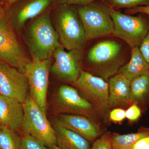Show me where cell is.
<instances>
[{
	"label": "cell",
	"instance_id": "cell-11",
	"mask_svg": "<svg viewBox=\"0 0 149 149\" xmlns=\"http://www.w3.org/2000/svg\"><path fill=\"white\" fill-rule=\"evenodd\" d=\"M53 56L54 62L51 65V72L62 81L74 83L82 70V51L72 50L67 52L61 46L55 51Z\"/></svg>",
	"mask_w": 149,
	"mask_h": 149
},
{
	"label": "cell",
	"instance_id": "cell-2",
	"mask_svg": "<svg viewBox=\"0 0 149 149\" xmlns=\"http://www.w3.org/2000/svg\"><path fill=\"white\" fill-rule=\"evenodd\" d=\"M122 47L111 40L96 44L88 52L87 59L93 72L105 80L118 72L123 64Z\"/></svg>",
	"mask_w": 149,
	"mask_h": 149
},
{
	"label": "cell",
	"instance_id": "cell-4",
	"mask_svg": "<svg viewBox=\"0 0 149 149\" xmlns=\"http://www.w3.org/2000/svg\"><path fill=\"white\" fill-rule=\"evenodd\" d=\"M23 105L24 116L21 129L22 134L34 137L49 149L57 145L54 127L30 95L27 96Z\"/></svg>",
	"mask_w": 149,
	"mask_h": 149
},
{
	"label": "cell",
	"instance_id": "cell-1",
	"mask_svg": "<svg viewBox=\"0 0 149 149\" xmlns=\"http://www.w3.org/2000/svg\"><path fill=\"white\" fill-rule=\"evenodd\" d=\"M26 36L32 61L52 58L55 51L62 46L48 12L43 13L33 22Z\"/></svg>",
	"mask_w": 149,
	"mask_h": 149
},
{
	"label": "cell",
	"instance_id": "cell-21",
	"mask_svg": "<svg viewBox=\"0 0 149 149\" xmlns=\"http://www.w3.org/2000/svg\"><path fill=\"white\" fill-rule=\"evenodd\" d=\"M21 136L8 128H0V149H20Z\"/></svg>",
	"mask_w": 149,
	"mask_h": 149
},
{
	"label": "cell",
	"instance_id": "cell-30",
	"mask_svg": "<svg viewBox=\"0 0 149 149\" xmlns=\"http://www.w3.org/2000/svg\"><path fill=\"white\" fill-rule=\"evenodd\" d=\"M19 0H1L2 3L5 4L7 5L11 6Z\"/></svg>",
	"mask_w": 149,
	"mask_h": 149
},
{
	"label": "cell",
	"instance_id": "cell-28",
	"mask_svg": "<svg viewBox=\"0 0 149 149\" xmlns=\"http://www.w3.org/2000/svg\"><path fill=\"white\" fill-rule=\"evenodd\" d=\"M95 0H58L60 3L62 5L78 4L86 5L93 2Z\"/></svg>",
	"mask_w": 149,
	"mask_h": 149
},
{
	"label": "cell",
	"instance_id": "cell-22",
	"mask_svg": "<svg viewBox=\"0 0 149 149\" xmlns=\"http://www.w3.org/2000/svg\"><path fill=\"white\" fill-rule=\"evenodd\" d=\"M20 149H49L43 143L28 135H22Z\"/></svg>",
	"mask_w": 149,
	"mask_h": 149
},
{
	"label": "cell",
	"instance_id": "cell-33",
	"mask_svg": "<svg viewBox=\"0 0 149 149\" xmlns=\"http://www.w3.org/2000/svg\"><path fill=\"white\" fill-rule=\"evenodd\" d=\"M141 149H149V143H148L143 148Z\"/></svg>",
	"mask_w": 149,
	"mask_h": 149
},
{
	"label": "cell",
	"instance_id": "cell-15",
	"mask_svg": "<svg viewBox=\"0 0 149 149\" xmlns=\"http://www.w3.org/2000/svg\"><path fill=\"white\" fill-rule=\"evenodd\" d=\"M131 81L119 73L110 79L109 105V108L123 106L130 103Z\"/></svg>",
	"mask_w": 149,
	"mask_h": 149
},
{
	"label": "cell",
	"instance_id": "cell-8",
	"mask_svg": "<svg viewBox=\"0 0 149 149\" xmlns=\"http://www.w3.org/2000/svg\"><path fill=\"white\" fill-rule=\"evenodd\" d=\"M72 85L90 100L107 121L109 113V83L102 77L82 70Z\"/></svg>",
	"mask_w": 149,
	"mask_h": 149
},
{
	"label": "cell",
	"instance_id": "cell-9",
	"mask_svg": "<svg viewBox=\"0 0 149 149\" xmlns=\"http://www.w3.org/2000/svg\"><path fill=\"white\" fill-rule=\"evenodd\" d=\"M24 54L6 15L0 17V61L24 73L30 61Z\"/></svg>",
	"mask_w": 149,
	"mask_h": 149
},
{
	"label": "cell",
	"instance_id": "cell-29",
	"mask_svg": "<svg viewBox=\"0 0 149 149\" xmlns=\"http://www.w3.org/2000/svg\"><path fill=\"white\" fill-rule=\"evenodd\" d=\"M131 13H140L144 14L149 16V5L146 6L136 7L133 8L129 11Z\"/></svg>",
	"mask_w": 149,
	"mask_h": 149
},
{
	"label": "cell",
	"instance_id": "cell-16",
	"mask_svg": "<svg viewBox=\"0 0 149 149\" xmlns=\"http://www.w3.org/2000/svg\"><path fill=\"white\" fill-rule=\"evenodd\" d=\"M54 128L56 137L57 146L62 149H91L89 141L68 129L54 119Z\"/></svg>",
	"mask_w": 149,
	"mask_h": 149
},
{
	"label": "cell",
	"instance_id": "cell-26",
	"mask_svg": "<svg viewBox=\"0 0 149 149\" xmlns=\"http://www.w3.org/2000/svg\"><path fill=\"white\" fill-rule=\"evenodd\" d=\"M109 117L113 122H121L126 118V111L122 109H115L109 113Z\"/></svg>",
	"mask_w": 149,
	"mask_h": 149
},
{
	"label": "cell",
	"instance_id": "cell-10",
	"mask_svg": "<svg viewBox=\"0 0 149 149\" xmlns=\"http://www.w3.org/2000/svg\"><path fill=\"white\" fill-rule=\"evenodd\" d=\"M52 59L30 61L26 65L24 72L28 80L29 95L46 115Z\"/></svg>",
	"mask_w": 149,
	"mask_h": 149
},
{
	"label": "cell",
	"instance_id": "cell-25",
	"mask_svg": "<svg viewBox=\"0 0 149 149\" xmlns=\"http://www.w3.org/2000/svg\"><path fill=\"white\" fill-rule=\"evenodd\" d=\"M141 115V109L136 104H132L126 111V118L130 121H136L139 119Z\"/></svg>",
	"mask_w": 149,
	"mask_h": 149
},
{
	"label": "cell",
	"instance_id": "cell-19",
	"mask_svg": "<svg viewBox=\"0 0 149 149\" xmlns=\"http://www.w3.org/2000/svg\"><path fill=\"white\" fill-rule=\"evenodd\" d=\"M149 136V128H143L136 133L120 135L112 134V149H133L134 145L140 139Z\"/></svg>",
	"mask_w": 149,
	"mask_h": 149
},
{
	"label": "cell",
	"instance_id": "cell-17",
	"mask_svg": "<svg viewBox=\"0 0 149 149\" xmlns=\"http://www.w3.org/2000/svg\"><path fill=\"white\" fill-rule=\"evenodd\" d=\"M131 49L130 61L121 67L118 72L130 81L142 75L149 76V64L142 56L139 47Z\"/></svg>",
	"mask_w": 149,
	"mask_h": 149
},
{
	"label": "cell",
	"instance_id": "cell-24",
	"mask_svg": "<svg viewBox=\"0 0 149 149\" xmlns=\"http://www.w3.org/2000/svg\"><path fill=\"white\" fill-rule=\"evenodd\" d=\"M112 134L110 132L104 133L99 139L94 141L91 149H112Z\"/></svg>",
	"mask_w": 149,
	"mask_h": 149
},
{
	"label": "cell",
	"instance_id": "cell-13",
	"mask_svg": "<svg viewBox=\"0 0 149 149\" xmlns=\"http://www.w3.org/2000/svg\"><path fill=\"white\" fill-rule=\"evenodd\" d=\"M65 128L83 137L88 141H94L101 133L100 129L94 120L77 114H59L56 118Z\"/></svg>",
	"mask_w": 149,
	"mask_h": 149
},
{
	"label": "cell",
	"instance_id": "cell-18",
	"mask_svg": "<svg viewBox=\"0 0 149 149\" xmlns=\"http://www.w3.org/2000/svg\"><path fill=\"white\" fill-rule=\"evenodd\" d=\"M53 0H32L17 10L15 15L17 26L21 28L29 19L40 16L45 13Z\"/></svg>",
	"mask_w": 149,
	"mask_h": 149
},
{
	"label": "cell",
	"instance_id": "cell-20",
	"mask_svg": "<svg viewBox=\"0 0 149 149\" xmlns=\"http://www.w3.org/2000/svg\"><path fill=\"white\" fill-rule=\"evenodd\" d=\"M149 92V75H142L133 79L130 83V104H137L143 101Z\"/></svg>",
	"mask_w": 149,
	"mask_h": 149
},
{
	"label": "cell",
	"instance_id": "cell-27",
	"mask_svg": "<svg viewBox=\"0 0 149 149\" xmlns=\"http://www.w3.org/2000/svg\"><path fill=\"white\" fill-rule=\"evenodd\" d=\"M139 49L144 59L149 64V30Z\"/></svg>",
	"mask_w": 149,
	"mask_h": 149
},
{
	"label": "cell",
	"instance_id": "cell-31",
	"mask_svg": "<svg viewBox=\"0 0 149 149\" xmlns=\"http://www.w3.org/2000/svg\"><path fill=\"white\" fill-rule=\"evenodd\" d=\"M6 15L5 11L3 8L1 1V0H0V17L3 16L4 15Z\"/></svg>",
	"mask_w": 149,
	"mask_h": 149
},
{
	"label": "cell",
	"instance_id": "cell-12",
	"mask_svg": "<svg viewBox=\"0 0 149 149\" xmlns=\"http://www.w3.org/2000/svg\"><path fill=\"white\" fill-rule=\"evenodd\" d=\"M29 91L27 77L23 72L0 61V95L23 103Z\"/></svg>",
	"mask_w": 149,
	"mask_h": 149
},
{
	"label": "cell",
	"instance_id": "cell-5",
	"mask_svg": "<svg viewBox=\"0 0 149 149\" xmlns=\"http://www.w3.org/2000/svg\"><path fill=\"white\" fill-rule=\"evenodd\" d=\"M113 21L112 34L123 40L130 47H139L149 30V20L139 15L133 16L124 14L109 7Z\"/></svg>",
	"mask_w": 149,
	"mask_h": 149
},
{
	"label": "cell",
	"instance_id": "cell-23",
	"mask_svg": "<svg viewBox=\"0 0 149 149\" xmlns=\"http://www.w3.org/2000/svg\"><path fill=\"white\" fill-rule=\"evenodd\" d=\"M113 8H135L149 5V0H109Z\"/></svg>",
	"mask_w": 149,
	"mask_h": 149
},
{
	"label": "cell",
	"instance_id": "cell-34",
	"mask_svg": "<svg viewBox=\"0 0 149 149\" xmlns=\"http://www.w3.org/2000/svg\"><path fill=\"white\" fill-rule=\"evenodd\" d=\"M1 124H0V128H1Z\"/></svg>",
	"mask_w": 149,
	"mask_h": 149
},
{
	"label": "cell",
	"instance_id": "cell-6",
	"mask_svg": "<svg viewBox=\"0 0 149 149\" xmlns=\"http://www.w3.org/2000/svg\"><path fill=\"white\" fill-rule=\"evenodd\" d=\"M77 13L87 40L104 37L113 32V21L109 8L91 3L78 8Z\"/></svg>",
	"mask_w": 149,
	"mask_h": 149
},
{
	"label": "cell",
	"instance_id": "cell-32",
	"mask_svg": "<svg viewBox=\"0 0 149 149\" xmlns=\"http://www.w3.org/2000/svg\"><path fill=\"white\" fill-rule=\"evenodd\" d=\"M50 149H62L60 148L57 145H55V146H54L53 147H52V148H51Z\"/></svg>",
	"mask_w": 149,
	"mask_h": 149
},
{
	"label": "cell",
	"instance_id": "cell-3",
	"mask_svg": "<svg viewBox=\"0 0 149 149\" xmlns=\"http://www.w3.org/2000/svg\"><path fill=\"white\" fill-rule=\"evenodd\" d=\"M55 28L62 45L68 51H82L87 39L77 11L68 5H63L56 16Z\"/></svg>",
	"mask_w": 149,
	"mask_h": 149
},
{
	"label": "cell",
	"instance_id": "cell-7",
	"mask_svg": "<svg viewBox=\"0 0 149 149\" xmlns=\"http://www.w3.org/2000/svg\"><path fill=\"white\" fill-rule=\"evenodd\" d=\"M53 106L57 114L80 115L93 120L98 112L91 102L80 95L76 88L67 85H62L55 93Z\"/></svg>",
	"mask_w": 149,
	"mask_h": 149
},
{
	"label": "cell",
	"instance_id": "cell-14",
	"mask_svg": "<svg viewBox=\"0 0 149 149\" xmlns=\"http://www.w3.org/2000/svg\"><path fill=\"white\" fill-rule=\"evenodd\" d=\"M24 116L23 103L0 95V124L14 131L21 130Z\"/></svg>",
	"mask_w": 149,
	"mask_h": 149
}]
</instances>
